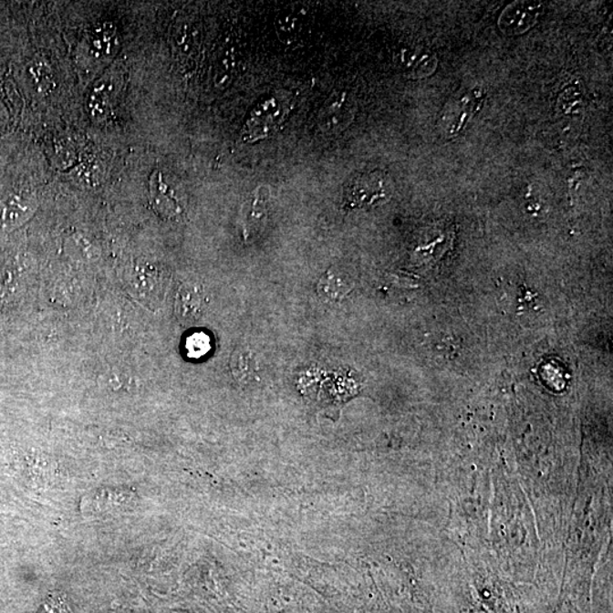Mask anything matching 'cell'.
<instances>
[{
  "label": "cell",
  "mask_w": 613,
  "mask_h": 613,
  "mask_svg": "<svg viewBox=\"0 0 613 613\" xmlns=\"http://www.w3.org/2000/svg\"><path fill=\"white\" fill-rule=\"evenodd\" d=\"M355 101L347 92H336L325 101L317 123L327 136H338L349 127L355 118Z\"/></svg>",
  "instance_id": "3957f363"
},
{
  "label": "cell",
  "mask_w": 613,
  "mask_h": 613,
  "mask_svg": "<svg viewBox=\"0 0 613 613\" xmlns=\"http://www.w3.org/2000/svg\"><path fill=\"white\" fill-rule=\"evenodd\" d=\"M382 176L364 174L351 181L346 192L347 206L351 208L367 206L385 197Z\"/></svg>",
  "instance_id": "9c48e42d"
},
{
  "label": "cell",
  "mask_w": 613,
  "mask_h": 613,
  "mask_svg": "<svg viewBox=\"0 0 613 613\" xmlns=\"http://www.w3.org/2000/svg\"><path fill=\"white\" fill-rule=\"evenodd\" d=\"M36 206L38 203L36 198L30 194H14L4 207L2 215L4 227L12 230L25 224L34 215Z\"/></svg>",
  "instance_id": "8fae6325"
},
{
  "label": "cell",
  "mask_w": 613,
  "mask_h": 613,
  "mask_svg": "<svg viewBox=\"0 0 613 613\" xmlns=\"http://www.w3.org/2000/svg\"><path fill=\"white\" fill-rule=\"evenodd\" d=\"M124 83L122 69L110 68L92 86L86 100V109L92 120L104 122L113 113Z\"/></svg>",
  "instance_id": "7a4b0ae2"
},
{
  "label": "cell",
  "mask_w": 613,
  "mask_h": 613,
  "mask_svg": "<svg viewBox=\"0 0 613 613\" xmlns=\"http://www.w3.org/2000/svg\"><path fill=\"white\" fill-rule=\"evenodd\" d=\"M41 613H69L67 606L64 605L62 600L58 598H51L46 605L43 607V611Z\"/></svg>",
  "instance_id": "e0dca14e"
},
{
  "label": "cell",
  "mask_w": 613,
  "mask_h": 613,
  "mask_svg": "<svg viewBox=\"0 0 613 613\" xmlns=\"http://www.w3.org/2000/svg\"><path fill=\"white\" fill-rule=\"evenodd\" d=\"M27 74H29L32 87L39 94L48 95L55 89V73L47 59L36 58L27 68Z\"/></svg>",
  "instance_id": "9a60e30c"
},
{
  "label": "cell",
  "mask_w": 613,
  "mask_h": 613,
  "mask_svg": "<svg viewBox=\"0 0 613 613\" xmlns=\"http://www.w3.org/2000/svg\"><path fill=\"white\" fill-rule=\"evenodd\" d=\"M484 99L482 92H469L460 99L453 100V104H449L447 110L442 118V128L449 136H456L464 127L469 119L476 113Z\"/></svg>",
  "instance_id": "8992f818"
},
{
  "label": "cell",
  "mask_w": 613,
  "mask_h": 613,
  "mask_svg": "<svg viewBox=\"0 0 613 613\" xmlns=\"http://www.w3.org/2000/svg\"><path fill=\"white\" fill-rule=\"evenodd\" d=\"M118 26L113 22H100L92 27L88 36V49L92 58L105 62L114 57L119 49Z\"/></svg>",
  "instance_id": "ba28073f"
},
{
  "label": "cell",
  "mask_w": 613,
  "mask_h": 613,
  "mask_svg": "<svg viewBox=\"0 0 613 613\" xmlns=\"http://www.w3.org/2000/svg\"><path fill=\"white\" fill-rule=\"evenodd\" d=\"M231 371L241 384L252 382L258 371L257 360L248 348H238L231 357Z\"/></svg>",
  "instance_id": "5bb4252c"
},
{
  "label": "cell",
  "mask_w": 613,
  "mask_h": 613,
  "mask_svg": "<svg viewBox=\"0 0 613 613\" xmlns=\"http://www.w3.org/2000/svg\"><path fill=\"white\" fill-rule=\"evenodd\" d=\"M267 194L266 189L259 188L255 190L254 197L244 206L243 230L245 239L262 229L266 222Z\"/></svg>",
  "instance_id": "7c38bea8"
},
{
  "label": "cell",
  "mask_w": 613,
  "mask_h": 613,
  "mask_svg": "<svg viewBox=\"0 0 613 613\" xmlns=\"http://www.w3.org/2000/svg\"><path fill=\"white\" fill-rule=\"evenodd\" d=\"M545 9V4L538 2L511 4L499 18V27L507 35H522L536 25Z\"/></svg>",
  "instance_id": "277c9868"
},
{
  "label": "cell",
  "mask_w": 613,
  "mask_h": 613,
  "mask_svg": "<svg viewBox=\"0 0 613 613\" xmlns=\"http://www.w3.org/2000/svg\"><path fill=\"white\" fill-rule=\"evenodd\" d=\"M188 356L192 358H201L211 350V340L208 336L203 332L194 333L187 338Z\"/></svg>",
  "instance_id": "2e32d148"
},
{
  "label": "cell",
  "mask_w": 613,
  "mask_h": 613,
  "mask_svg": "<svg viewBox=\"0 0 613 613\" xmlns=\"http://www.w3.org/2000/svg\"><path fill=\"white\" fill-rule=\"evenodd\" d=\"M290 110V99L282 92H276L258 102L245 120L241 140L255 142L271 137L285 123Z\"/></svg>",
  "instance_id": "6da1fadb"
},
{
  "label": "cell",
  "mask_w": 613,
  "mask_h": 613,
  "mask_svg": "<svg viewBox=\"0 0 613 613\" xmlns=\"http://www.w3.org/2000/svg\"><path fill=\"white\" fill-rule=\"evenodd\" d=\"M151 203L158 215L162 218H174L183 211L178 192L166 182L161 171L156 170L150 179Z\"/></svg>",
  "instance_id": "5b68a950"
},
{
  "label": "cell",
  "mask_w": 613,
  "mask_h": 613,
  "mask_svg": "<svg viewBox=\"0 0 613 613\" xmlns=\"http://www.w3.org/2000/svg\"><path fill=\"white\" fill-rule=\"evenodd\" d=\"M207 296L201 286L185 283L180 287L175 298V315L183 324L197 322L206 309Z\"/></svg>",
  "instance_id": "52a82bcc"
},
{
  "label": "cell",
  "mask_w": 613,
  "mask_h": 613,
  "mask_svg": "<svg viewBox=\"0 0 613 613\" xmlns=\"http://www.w3.org/2000/svg\"><path fill=\"white\" fill-rule=\"evenodd\" d=\"M398 67L408 76L426 77L433 73L438 60L431 51L421 48L402 49L396 56Z\"/></svg>",
  "instance_id": "30bf717a"
},
{
  "label": "cell",
  "mask_w": 613,
  "mask_h": 613,
  "mask_svg": "<svg viewBox=\"0 0 613 613\" xmlns=\"http://www.w3.org/2000/svg\"><path fill=\"white\" fill-rule=\"evenodd\" d=\"M351 290L352 285L349 280L340 275L337 271H333V269H328L320 277L317 285V292L320 298L333 304L345 299Z\"/></svg>",
  "instance_id": "4fadbf2b"
}]
</instances>
